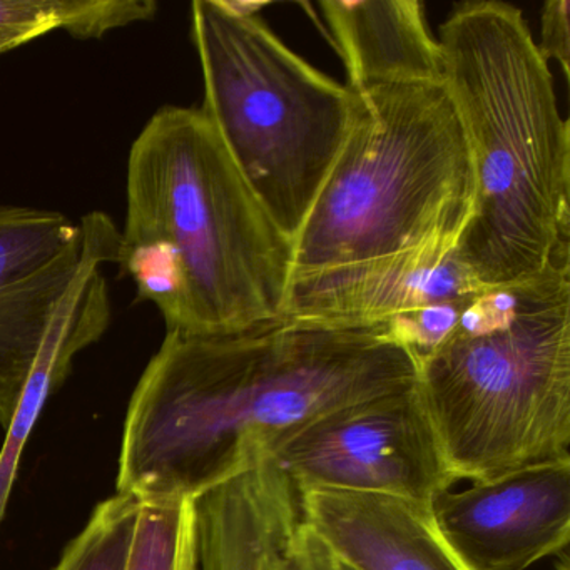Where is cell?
I'll return each instance as SVG.
<instances>
[{"label":"cell","instance_id":"6da1fadb","mask_svg":"<svg viewBox=\"0 0 570 570\" xmlns=\"http://www.w3.org/2000/svg\"><path fill=\"white\" fill-rule=\"evenodd\" d=\"M416 382L415 356L380 325L166 332L129 402L118 493L191 502L272 459L320 416Z\"/></svg>","mask_w":570,"mask_h":570},{"label":"cell","instance_id":"7a4b0ae2","mask_svg":"<svg viewBox=\"0 0 570 570\" xmlns=\"http://www.w3.org/2000/svg\"><path fill=\"white\" fill-rule=\"evenodd\" d=\"M439 46L475 176L456 258L482 288L570 272L569 122L522 12L463 2Z\"/></svg>","mask_w":570,"mask_h":570},{"label":"cell","instance_id":"3957f363","mask_svg":"<svg viewBox=\"0 0 570 570\" xmlns=\"http://www.w3.org/2000/svg\"><path fill=\"white\" fill-rule=\"evenodd\" d=\"M161 243L186 288L193 336L279 323L293 242L259 205L203 109L165 106L129 151L121 245Z\"/></svg>","mask_w":570,"mask_h":570},{"label":"cell","instance_id":"277c9868","mask_svg":"<svg viewBox=\"0 0 570 570\" xmlns=\"http://www.w3.org/2000/svg\"><path fill=\"white\" fill-rule=\"evenodd\" d=\"M419 362V389L455 480L570 462V272L485 288Z\"/></svg>","mask_w":570,"mask_h":570},{"label":"cell","instance_id":"5b68a950","mask_svg":"<svg viewBox=\"0 0 570 570\" xmlns=\"http://www.w3.org/2000/svg\"><path fill=\"white\" fill-rule=\"evenodd\" d=\"M348 91V135L293 242L292 278L459 239L472 216L469 139L445 82Z\"/></svg>","mask_w":570,"mask_h":570},{"label":"cell","instance_id":"8992f818","mask_svg":"<svg viewBox=\"0 0 570 570\" xmlns=\"http://www.w3.org/2000/svg\"><path fill=\"white\" fill-rule=\"evenodd\" d=\"M191 21L203 112L259 205L295 242L348 135L352 95L225 0H196Z\"/></svg>","mask_w":570,"mask_h":570},{"label":"cell","instance_id":"52a82bcc","mask_svg":"<svg viewBox=\"0 0 570 570\" xmlns=\"http://www.w3.org/2000/svg\"><path fill=\"white\" fill-rule=\"evenodd\" d=\"M272 460L298 492L382 493L426 509L456 482L419 382L320 416Z\"/></svg>","mask_w":570,"mask_h":570},{"label":"cell","instance_id":"ba28073f","mask_svg":"<svg viewBox=\"0 0 570 570\" xmlns=\"http://www.w3.org/2000/svg\"><path fill=\"white\" fill-rule=\"evenodd\" d=\"M430 513L466 569L527 570L569 547L570 462L445 490Z\"/></svg>","mask_w":570,"mask_h":570},{"label":"cell","instance_id":"9c48e42d","mask_svg":"<svg viewBox=\"0 0 570 570\" xmlns=\"http://www.w3.org/2000/svg\"><path fill=\"white\" fill-rule=\"evenodd\" d=\"M82 252L81 226L62 213L0 206V425L4 430Z\"/></svg>","mask_w":570,"mask_h":570},{"label":"cell","instance_id":"30bf717a","mask_svg":"<svg viewBox=\"0 0 570 570\" xmlns=\"http://www.w3.org/2000/svg\"><path fill=\"white\" fill-rule=\"evenodd\" d=\"M456 243L433 239L396 255L293 276L279 323L373 328L429 303L479 295L485 288L456 258Z\"/></svg>","mask_w":570,"mask_h":570},{"label":"cell","instance_id":"8fae6325","mask_svg":"<svg viewBox=\"0 0 570 570\" xmlns=\"http://www.w3.org/2000/svg\"><path fill=\"white\" fill-rule=\"evenodd\" d=\"M302 522L346 570H469L426 507L382 493L305 490Z\"/></svg>","mask_w":570,"mask_h":570},{"label":"cell","instance_id":"7c38bea8","mask_svg":"<svg viewBox=\"0 0 570 570\" xmlns=\"http://www.w3.org/2000/svg\"><path fill=\"white\" fill-rule=\"evenodd\" d=\"M116 262V243L101 229L85 235L78 272L56 306L31 375L0 452V522L16 482L19 460L49 396L71 372L78 353L98 342L111 323V296L102 266Z\"/></svg>","mask_w":570,"mask_h":570},{"label":"cell","instance_id":"4fadbf2b","mask_svg":"<svg viewBox=\"0 0 570 570\" xmlns=\"http://www.w3.org/2000/svg\"><path fill=\"white\" fill-rule=\"evenodd\" d=\"M348 71V88L443 82L439 41L416 0H325L320 4Z\"/></svg>","mask_w":570,"mask_h":570},{"label":"cell","instance_id":"5bb4252c","mask_svg":"<svg viewBox=\"0 0 570 570\" xmlns=\"http://www.w3.org/2000/svg\"><path fill=\"white\" fill-rule=\"evenodd\" d=\"M155 0H0V56L52 31L89 41L155 18Z\"/></svg>","mask_w":570,"mask_h":570},{"label":"cell","instance_id":"9a60e30c","mask_svg":"<svg viewBox=\"0 0 570 570\" xmlns=\"http://www.w3.org/2000/svg\"><path fill=\"white\" fill-rule=\"evenodd\" d=\"M141 507L126 493L99 503L55 570H129Z\"/></svg>","mask_w":570,"mask_h":570},{"label":"cell","instance_id":"2e32d148","mask_svg":"<svg viewBox=\"0 0 570 570\" xmlns=\"http://www.w3.org/2000/svg\"><path fill=\"white\" fill-rule=\"evenodd\" d=\"M186 503H142L129 570H178Z\"/></svg>","mask_w":570,"mask_h":570},{"label":"cell","instance_id":"e0dca14e","mask_svg":"<svg viewBox=\"0 0 570 570\" xmlns=\"http://www.w3.org/2000/svg\"><path fill=\"white\" fill-rule=\"evenodd\" d=\"M475 296L429 303L412 312L392 316L380 326H383L390 340L409 348L416 362H422L452 336L463 309Z\"/></svg>","mask_w":570,"mask_h":570},{"label":"cell","instance_id":"ac0fdd59","mask_svg":"<svg viewBox=\"0 0 570 570\" xmlns=\"http://www.w3.org/2000/svg\"><path fill=\"white\" fill-rule=\"evenodd\" d=\"M569 0H547L542 9V42L537 45L546 61L553 59L569 79L570 14Z\"/></svg>","mask_w":570,"mask_h":570},{"label":"cell","instance_id":"d6986e66","mask_svg":"<svg viewBox=\"0 0 570 570\" xmlns=\"http://www.w3.org/2000/svg\"><path fill=\"white\" fill-rule=\"evenodd\" d=\"M293 570H343L338 560L305 523H299L289 547Z\"/></svg>","mask_w":570,"mask_h":570},{"label":"cell","instance_id":"ffe728a7","mask_svg":"<svg viewBox=\"0 0 570 570\" xmlns=\"http://www.w3.org/2000/svg\"><path fill=\"white\" fill-rule=\"evenodd\" d=\"M178 570L196 569L195 547H193L191 509H186L185 529H183L181 549H179Z\"/></svg>","mask_w":570,"mask_h":570},{"label":"cell","instance_id":"44dd1931","mask_svg":"<svg viewBox=\"0 0 570 570\" xmlns=\"http://www.w3.org/2000/svg\"><path fill=\"white\" fill-rule=\"evenodd\" d=\"M556 570H570L569 553L562 552L559 556V562L556 563Z\"/></svg>","mask_w":570,"mask_h":570},{"label":"cell","instance_id":"7402d4cb","mask_svg":"<svg viewBox=\"0 0 570 570\" xmlns=\"http://www.w3.org/2000/svg\"><path fill=\"white\" fill-rule=\"evenodd\" d=\"M282 570H293L292 559H289V556H288V560H286V562H285V566L282 567Z\"/></svg>","mask_w":570,"mask_h":570},{"label":"cell","instance_id":"603a6c76","mask_svg":"<svg viewBox=\"0 0 570 570\" xmlns=\"http://www.w3.org/2000/svg\"><path fill=\"white\" fill-rule=\"evenodd\" d=\"M342 569H343V567H342ZM343 570H346V569H343Z\"/></svg>","mask_w":570,"mask_h":570}]
</instances>
